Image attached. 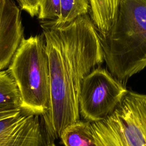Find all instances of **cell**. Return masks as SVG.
Returning <instances> with one entry per match:
<instances>
[{"mask_svg":"<svg viewBox=\"0 0 146 146\" xmlns=\"http://www.w3.org/2000/svg\"><path fill=\"white\" fill-rule=\"evenodd\" d=\"M48 54L50 98L40 116L47 143L60 139L64 130L79 121V98L86 76L104 60L99 34L90 16L68 23H40Z\"/></svg>","mask_w":146,"mask_h":146,"instance_id":"1","label":"cell"},{"mask_svg":"<svg viewBox=\"0 0 146 146\" xmlns=\"http://www.w3.org/2000/svg\"><path fill=\"white\" fill-rule=\"evenodd\" d=\"M99 36L109 72L125 86L146 67V0H119L110 28Z\"/></svg>","mask_w":146,"mask_h":146,"instance_id":"2","label":"cell"},{"mask_svg":"<svg viewBox=\"0 0 146 146\" xmlns=\"http://www.w3.org/2000/svg\"><path fill=\"white\" fill-rule=\"evenodd\" d=\"M7 70L19 89L21 106L40 116L44 115L49 107L50 79L43 35L24 38Z\"/></svg>","mask_w":146,"mask_h":146,"instance_id":"3","label":"cell"},{"mask_svg":"<svg viewBox=\"0 0 146 146\" xmlns=\"http://www.w3.org/2000/svg\"><path fill=\"white\" fill-rule=\"evenodd\" d=\"M91 124L98 146H146V94L128 90L111 114Z\"/></svg>","mask_w":146,"mask_h":146,"instance_id":"4","label":"cell"},{"mask_svg":"<svg viewBox=\"0 0 146 146\" xmlns=\"http://www.w3.org/2000/svg\"><path fill=\"white\" fill-rule=\"evenodd\" d=\"M127 91L109 71L96 68L82 84L79 98L80 116L91 123L104 120L113 112Z\"/></svg>","mask_w":146,"mask_h":146,"instance_id":"5","label":"cell"},{"mask_svg":"<svg viewBox=\"0 0 146 146\" xmlns=\"http://www.w3.org/2000/svg\"><path fill=\"white\" fill-rule=\"evenodd\" d=\"M39 117L22 106L0 107V146H44Z\"/></svg>","mask_w":146,"mask_h":146,"instance_id":"6","label":"cell"},{"mask_svg":"<svg viewBox=\"0 0 146 146\" xmlns=\"http://www.w3.org/2000/svg\"><path fill=\"white\" fill-rule=\"evenodd\" d=\"M23 39L19 7L13 0H0V71L9 67Z\"/></svg>","mask_w":146,"mask_h":146,"instance_id":"7","label":"cell"},{"mask_svg":"<svg viewBox=\"0 0 146 146\" xmlns=\"http://www.w3.org/2000/svg\"><path fill=\"white\" fill-rule=\"evenodd\" d=\"M90 17L100 34L110 28L116 14L119 0H88Z\"/></svg>","mask_w":146,"mask_h":146,"instance_id":"8","label":"cell"},{"mask_svg":"<svg viewBox=\"0 0 146 146\" xmlns=\"http://www.w3.org/2000/svg\"><path fill=\"white\" fill-rule=\"evenodd\" d=\"M60 139L64 146H98L91 122L84 120H79L66 128Z\"/></svg>","mask_w":146,"mask_h":146,"instance_id":"9","label":"cell"},{"mask_svg":"<svg viewBox=\"0 0 146 146\" xmlns=\"http://www.w3.org/2000/svg\"><path fill=\"white\" fill-rule=\"evenodd\" d=\"M22 106L20 92L8 70L0 71V107Z\"/></svg>","mask_w":146,"mask_h":146,"instance_id":"10","label":"cell"},{"mask_svg":"<svg viewBox=\"0 0 146 146\" xmlns=\"http://www.w3.org/2000/svg\"><path fill=\"white\" fill-rule=\"evenodd\" d=\"M90 9L88 0H60V15L55 21L59 25L68 23L88 14Z\"/></svg>","mask_w":146,"mask_h":146,"instance_id":"11","label":"cell"},{"mask_svg":"<svg viewBox=\"0 0 146 146\" xmlns=\"http://www.w3.org/2000/svg\"><path fill=\"white\" fill-rule=\"evenodd\" d=\"M60 15V0H42L38 17L42 21H56Z\"/></svg>","mask_w":146,"mask_h":146,"instance_id":"12","label":"cell"},{"mask_svg":"<svg viewBox=\"0 0 146 146\" xmlns=\"http://www.w3.org/2000/svg\"><path fill=\"white\" fill-rule=\"evenodd\" d=\"M20 8L31 17L38 16L42 0H16Z\"/></svg>","mask_w":146,"mask_h":146,"instance_id":"13","label":"cell"},{"mask_svg":"<svg viewBox=\"0 0 146 146\" xmlns=\"http://www.w3.org/2000/svg\"><path fill=\"white\" fill-rule=\"evenodd\" d=\"M44 146H56L54 142L52 143H47L46 144H44Z\"/></svg>","mask_w":146,"mask_h":146,"instance_id":"14","label":"cell"}]
</instances>
